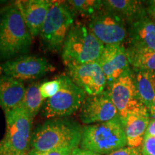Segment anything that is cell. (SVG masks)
I'll return each instance as SVG.
<instances>
[{
	"label": "cell",
	"mask_w": 155,
	"mask_h": 155,
	"mask_svg": "<svg viewBox=\"0 0 155 155\" xmlns=\"http://www.w3.org/2000/svg\"><path fill=\"white\" fill-rule=\"evenodd\" d=\"M83 129L82 126L72 120L61 118L48 120L37 127L32 134L31 150L72 152L80 147Z\"/></svg>",
	"instance_id": "6da1fadb"
},
{
	"label": "cell",
	"mask_w": 155,
	"mask_h": 155,
	"mask_svg": "<svg viewBox=\"0 0 155 155\" xmlns=\"http://www.w3.org/2000/svg\"><path fill=\"white\" fill-rule=\"evenodd\" d=\"M32 42L28 27L15 2L0 14V61L28 53Z\"/></svg>",
	"instance_id": "7a4b0ae2"
},
{
	"label": "cell",
	"mask_w": 155,
	"mask_h": 155,
	"mask_svg": "<svg viewBox=\"0 0 155 155\" xmlns=\"http://www.w3.org/2000/svg\"><path fill=\"white\" fill-rule=\"evenodd\" d=\"M104 45L97 39L88 25L75 22L68 35L62 50V59L67 68L98 62Z\"/></svg>",
	"instance_id": "3957f363"
},
{
	"label": "cell",
	"mask_w": 155,
	"mask_h": 155,
	"mask_svg": "<svg viewBox=\"0 0 155 155\" xmlns=\"http://www.w3.org/2000/svg\"><path fill=\"white\" fill-rule=\"evenodd\" d=\"M127 146L123 124L119 117L83 127L80 148L107 155Z\"/></svg>",
	"instance_id": "277c9868"
},
{
	"label": "cell",
	"mask_w": 155,
	"mask_h": 155,
	"mask_svg": "<svg viewBox=\"0 0 155 155\" xmlns=\"http://www.w3.org/2000/svg\"><path fill=\"white\" fill-rule=\"evenodd\" d=\"M6 133L0 141V155H28L33 118L19 106L5 112Z\"/></svg>",
	"instance_id": "5b68a950"
},
{
	"label": "cell",
	"mask_w": 155,
	"mask_h": 155,
	"mask_svg": "<svg viewBox=\"0 0 155 155\" xmlns=\"http://www.w3.org/2000/svg\"><path fill=\"white\" fill-rule=\"evenodd\" d=\"M75 15L65 2L52 1L39 35L44 50L59 53L70 30L75 24Z\"/></svg>",
	"instance_id": "8992f818"
},
{
	"label": "cell",
	"mask_w": 155,
	"mask_h": 155,
	"mask_svg": "<svg viewBox=\"0 0 155 155\" xmlns=\"http://www.w3.org/2000/svg\"><path fill=\"white\" fill-rule=\"evenodd\" d=\"M61 88L42 106V114L47 118L66 117L81 109L88 95L73 82L67 74L58 75Z\"/></svg>",
	"instance_id": "52a82bcc"
},
{
	"label": "cell",
	"mask_w": 155,
	"mask_h": 155,
	"mask_svg": "<svg viewBox=\"0 0 155 155\" xmlns=\"http://www.w3.org/2000/svg\"><path fill=\"white\" fill-rule=\"evenodd\" d=\"M88 28L104 45H123L128 37L126 22L104 7L89 18Z\"/></svg>",
	"instance_id": "ba28073f"
},
{
	"label": "cell",
	"mask_w": 155,
	"mask_h": 155,
	"mask_svg": "<svg viewBox=\"0 0 155 155\" xmlns=\"http://www.w3.org/2000/svg\"><path fill=\"white\" fill-rule=\"evenodd\" d=\"M55 67L43 58L23 55L0 64V75L20 81L34 80L53 72Z\"/></svg>",
	"instance_id": "9c48e42d"
},
{
	"label": "cell",
	"mask_w": 155,
	"mask_h": 155,
	"mask_svg": "<svg viewBox=\"0 0 155 155\" xmlns=\"http://www.w3.org/2000/svg\"><path fill=\"white\" fill-rule=\"evenodd\" d=\"M107 86L106 91L116 106L121 122L131 112L145 106L139 98L134 74L131 71H127Z\"/></svg>",
	"instance_id": "30bf717a"
},
{
	"label": "cell",
	"mask_w": 155,
	"mask_h": 155,
	"mask_svg": "<svg viewBox=\"0 0 155 155\" xmlns=\"http://www.w3.org/2000/svg\"><path fill=\"white\" fill-rule=\"evenodd\" d=\"M67 75L88 96H96L105 91L106 79L98 62L67 68Z\"/></svg>",
	"instance_id": "8fae6325"
},
{
	"label": "cell",
	"mask_w": 155,
	"mask_h": 155,
	"mask_svg": "<svg viewBox=\"0 0 155 155\" xmlns=\"http://www.w3.org/2000/svg\"><path fill=\"white\" fill-rule=\"evenodd\" d=\"M80 110L81 121L88 125L106 122L119 117L117 109L106 90L96 96H87Z\"/></svg>",
	"instance_id": "7c38bea8"
},
{
	"label": "cell",
	"mask_w": 155,
	"mask_h": 155,
	"mask_svg": "<svg viewBox=\"0 0 155 155\" xmlns=\"http://www.w3.org/2000/svg\"><path fill=\"white\" fill-rule=\"evenodd\" d=\"M98 63L105 75L107 86L130 71L127 48L124 45H105Z\"/></svg>",
	"instance_id": "4fadbf2b"
},
{
	"label": "cell",
	"mask_w": 155,
	"mask_h": 155,
	"mask_svg": "<svg viewBox=\"0 0 155 155\" xmlns=\"http://www.w3.org/2000/svg\"><path fill=\"white\" fill-rule=\"evenodd\" d=\"M15 5L24 19L32 38L40 35L52 1L50 0H19Z\"/></svg>",
	"instance_id": "5bb4252c"
},
{
	"label": "cell",
	"mask_w": 155,
	"mask_h": 155,
	"mask_svg": "<svg viewBox=\"0 0 155 155\" xmlns=\"http://www.w3.org/2000/svg\"><path fill=\"white\" fill-rule=\"evenodd\" d=\"M148 108L143 106L131 112L122 122L127 137V146L140 148L144 142L147 128L151 121Z\"/></svg>",
	"instance_id": "9a60e30c"
},
{
	"label": "cell",
	"mask_w": 155,
	"mask_h": 155,
	"mask_svg": "<svg viewBox=\"0 0 155 155\" xmlns=\"http://www.w3.org/2000/svg\"><path fill=\"white\" fill-rule=\"evenodd\" d=\"M129 46L155 50V22L146 15L131 23Z\"/></svg>",
	"instance_id": "2e32d148"
},
{
	"label": "cell",
	"mask_w": 155,
	"mask_h": 155,
	"mask_svg": "<svg viewBox=\"0 0 155 155\" xmlns=\"http://www.w3.org/2000/svg\"><path fill=\"white\" fill-rule=\"evenodd\" d=\"M26 88L22 81L0 75V106L6 112L18 107Z\"/></svg>",
	"instance_id": "e0dca14e"
},
{
	"label": "cell",
	"mask_w": 155,
	"mask_h": 155,
	"mask_svg": "<svg viewBox=\"0 0 155 155\" xmlns=\"http://www.w3.org/2000/svg\"><path fill=\"white\" fill-rule=\"evenodd\" d=\"M105 9L117 15L125 22H133L145 15L142 2L136 0H105L103 1Z\"/></svg>",
	"instance_id": "ac0fdd59"
},
{
	"label": "cell",
	"mask_w": 155,
	"mask_h": 155,
	"mask_svg": "<svg viewBox=\"0 0 155 155\" xmlns=\"http://www.w3.org/2000/svg\"><path fill=\"white\" fill-rule=\"evenodd\" d=\"M135 72L134 79L139 98L149 109L155 97V71H135Z\"/></svg>",
	"instance_id": "d6986e66"
},
{
	"label": "cell",
	"mask_w": 155,
	"mask_h": 155,
	"mask_svg": "<svg viewBox=\"0 0 155 155\" xmlns=\"http://www.w3.org/2000/svg\"><path fill=\"white\" fill-rule=\"evenodd\" d=\"M127 53L129 64L135 71H155V50L129 46Z\"/></svg>",
	"instance_id": "ffe728a7"
},
{
	"label": "cell",
	"mask_w": 155,
	"mask_h": 155,
	"mask_svg": "<svg viewBox=\"0 0 155 155\" xmlns=\"http://www.w3.org/2000/svg\"><path fill=\"white\" fill-rule=\"evenodd\" d=\"M40 82H34L26 88L24 97L20 106L24 108L32 118H35L40 108H42L45 100L42 98L40 91Z\"/></svg>",
	"instance_id": "44dd1931"
},
{
	"label": "cell",
	"mask_w": 155,
	"mask_h": 155,
	"mask_svg": "<svg viewBox=\"0 0 155 155\" xmlns=\"http://www.w3.org/2000/svg\"><path fill=\"white\" fill-rule=\"evenodd\" d=\"M65 2L75 15L89 18L103 8V1L101 0H69Z\"/></svg>",
	"instance_id": "7402d4cb"
},
{
	"label": "cell",
	"mask_w": 155,
	"mask_h": 155,
	"mask_svg": "<svg viewBox=\"0 0 155 155\" xmlns=\"http://www.w3.org/2000/svg\"><path fill=\"white\" fill-rule=\"evenodd\" d=\"M61 88V82L58 76L53 80L42 83L40 86V91L45 100L55 96Z\"/></svg>",
	"instance_id": "603a6c76"
},
{
	"label": "cell",
	"mask_w": 155,
	"mask_h": 155,
	"mask_svg": "<svg viewBox=\"0 0 155 155\" xmlns=\"http://www.w3.org/2000/svg\"><path fill=\"white\" fill-rule=\"evenodd\" d=\"M141 153L145 155H155V137L145 136Z\"/></svg>",
	"instance_id": "cb8c5ba5"
},
{
	"label": "cell",
	"mask_w": 155,
	"mask_h": 155,
	"mask_svg": "<svg viewBox=\"0 0 155 155\" xmlns=\"http://www.w3.org/2000/svg\"><path fill=\"white\" fill-rule=\"evenodd\" d=\"M141 152L140 148H134L127 146L114 151L107 155H137Z\"/></svg>",
	"instance_id": "d4e9b609"
},
{
	"label": "cell",
	"mask_w": 155,
	"mask_h": 155,
	"mask_svg": "<svg viewBox=\"0 0 155 155\" xmlns=\"http://www.w3.org/2000/svg\"><path fill=\"white\" fill-rule=\"evenodd\" d=\"M71 152L64 150H52L48 152H37L31 150L28 155H70Z\"/></svg>",
	"instance_id": "484cf974"
},
{
	"label": "cell",
	"mask_w": 155,
	"mask_h": 155,
	"mask_svg": "<svg viewBox=\"0 0 155 155\" xmlns=\"http://www.w3.org/2000/svg\"><path fill=\"white\" fill-rule=\"evenodd\" d=\"M70 155H101V154H96V153L91 152V151H88V150H83V149H81L79 147V148L76 149V150H73Z\"/></svg>",
	"instance_id": "4316f807"
},
{
	"label": "cell",
	"mask_w": 155,
	"mask_h": 155,
	"mask_svg": "<svg viewBox=\"0 0 155 155\" xmlns=\"http://www.w3.org/2000/svg\"><path fill=\"white\" fill-rule=\"evenodd\" d=\"M145 136H152L155 137V119H153L150 121V124L147 128V130Z\"/></svg>",
	"instance_id": "83f0119b"
},
{
	"label": "cell",
	"mask_w": 155,
	"mask_h": 155,
	"mask_svg": "<svg viewBox=\"0 0 155 155\" xmlns=\"http://www.w3.org/2000/svg\"><path fill=\"white\" fill-rule=\"evenodd\" d=\"M148 110L149 112H150L151 118H152V119H155V97L152 103V105H151L150 108Z\"/></svg>",
	"instance_id": "f1b7e54d"
},
{
	"label": "cell",
	"mask_w": 155,
	"mask_h": 155,
	"mask_svg": "<svg viewBox=\"0 0 155 155\" xmlns=\"http://www.w3.org/2000/svg\"><path fill=\"white\" fill-rule=\"evenodd\" d=\"M148 3L150 6V9H155V0H152V1H149Z\"/></svg>",
	"instance_id": "f546056e"
},
{
	"label": "cell",
	"mask_w": 155,
	"mask_h": 155,
	"mask_svg": "<svg viewBox=\"0 0 155 155\" xmlns=\"http://www.w3.org/2000/svg\"><path fill=\"white\" fill-rule=\"evenodd\" d=\"M149 12L151 15H152L153 17L155 18V9H149Z\"/></svg>",
	"instance_id": "4dcf8cb0"
},
{
	"label": "cell",
	"mask_w": 155,
	"mask_h": 155,
	"mask_svg": "<svg viewBox=\"0 0 155 155\" xmlns=\"http://www.w3.org/2000/svg\"><path fill=\"white\" fill-rule=\"evenodd\" d=\"M137 155H141V152L139 153V154H137Z\"/></svg>",
	"instance_id": "1f68e13d"
},
{
	"label": "cell",
	"mask_w": 155,
	"mask_h": 155,
	"mask_svg": "<svg viewBox=\"0 0 155 155\" xmlns=\"http://www.w3.org/2000/svg\"><path fill=\"white\" fill-rule=\"evenodd\" d=\"M141 155H145V154H142V153H141Z\"/></svg>",
	"instance_id": "d6a6232c"
}]
</instances>
